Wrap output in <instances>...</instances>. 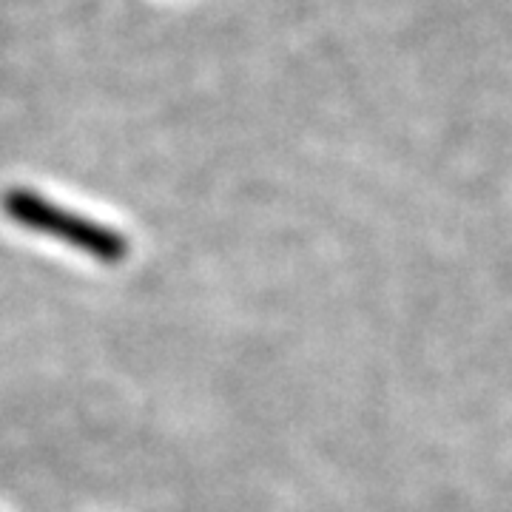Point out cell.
Returning a JSON list of instances; mask_svg holds the SVG:
<instances>
[{"instance_id":"1","label":"cell","mask_w":512,"mask_h":512,"mask_svg":"<svg viewBox=\"0 0 512 512\" xmlns=\"http://www.w3.org/2000/svg\"><path fill=\"white\" fill-rule=\"evenodd\" d=\"M3 211L23 228L60 239L77 251L100 259L103 265H117L128 254V239L120 231L46 200L32 188H9L3 197Z\"/></svg>"}]
</instances>
